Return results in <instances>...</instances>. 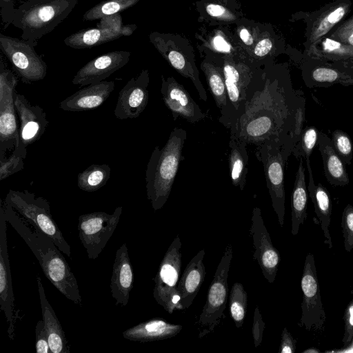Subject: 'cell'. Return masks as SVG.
<instances>
[{
  "label": "cell",
  "instance_id": "1",
  "mask_svg": "<svg viewBox=\"0 0 353 353\" xmlns=\"http://www.w3.org/2000/svg\"><path fill=\"white\" fill-rule=\"evenodd\" d=\"M261 66L254 74L230 134L256 147L277 141L288 159L296 145L297 112L305 98L301 90L293 88L286 64L268 61Z\"/></svg>",
  "mask_w": 353,
  "mask_h": 353
},
{
  "label": "cell",
  "instance_id": "2",
  "mask_svg": "<svg viewBox=\"0 0 353 353\" xmlns=\"http://www.w3.org/2000/svg\"><path fill=\"white\" fill-rule=\"evenodd\" d=\"M3 205L6 221L31 250L47 279L67 299L81 305L77 280L52 239L17 213L10 205L5 202Z\"/></svg>",
  "mask_w": 353,
  "mask_h": 353
},
{
  "label": "cell",
  "instance_id": "3",
  "mask_svg": "<svg viewBox=\"0 0 353 353\" xmlns=\"http://www.w3.org/2000/svg\"><path fill=\"white\" fill-rule=\"evenodd\" d=\"M186 138L185 130L174 128L163 148L156 146L150 157L145 171L146 194L155 211L163 207L170 194L183 159L182 150Z\"/></svg>",
  "mask_w": 353,
  "mask_h": 353
},
{
  "label": "cell",
  "instance_id": "4",
  "mask_svg": "<svg viewBox=\"0 0 353 353\" xmlns=\"http://www.w3.org/2000/svg\"><path fill=\"white\" fill-rule=\"evenodd\" d=\"M78 0H27L17 9L11 23L21 30V38L37 41L65 19Z\"/></svg>",
  "mask_w": 353,
  "mask_h": 353
},
{
  "label": "cell",
  "instance_id": "5",
  "mask_svg": "<svg viewBox=\"0 0 353 353\" xmlns=\"http://www.w3.org/2000/svg\"><path fill=\"white\" fill-rule=\"evenodd\" d=\"M221 61L227 92V105L221 112L219 121L230 130L245 103L254 74L261 65L237 54H223Z\"/></svg>",
  "mask_w": 353,
  "mask_h": 353
},
{
  "label": "cell",
  "instance_id": "6",
  "mask_svg": "<svg viewBox=\"0 0 353 353\" xmlns=\"http://www.w3.org/2000/svg\"><path fill=\"white\" fill-rule=\"evenodd\" d=\"M4 202L50 236L61 252L71 257L70 246L52 218L48 200L28 190H10Z\"/></svg>",
  "mask_w": 353,
  "mask_h": 353
},
{
  "label": "cell",
  "instance_id": "7",
  "mask_svg": "<svg viewBox=\"0 0 353 353\" xmlns=\"http://www.w3.org/2000/svg\"><path fill=\"white\" fill-rule=\"evenodd\" d=\"M232 246L228 243L210 285L205 303L196 322L199 338L212 333L223 320L228 296V273L232 259Z\"/></svg>",
  "mask_w": 353,
  "mask_h": 353
},
{
  "label": "cell",
  "instance_id": "8",
  "mask_svg": "<svg viewBox=\"0 0 353 353\" xmlns=\"http://www.w3.org/2000/svg\"><path fill=\"white\" fill-rule=\"evenodd\" d=\"M149 39L174 69L192 81L199 98L207 101V92L200 81L194 50L189 41L178 34L158 32H151Z\"/></svg>",
  "mask_w": 353,
  "mask_h": 353
},
{
  "label": "cell",
  "instance_id": "9",
  "mask_svg": "<svg viewBox=\"0 0 353 353\" xmlns=\"http://www.w3.org/2000/svg\"><path fill=\"white\" fill-rule=\"evenodd\" d=\"M181 268V241L177 234L167 250L154 277L153 296L169 314L184 310L177 289Z\"/></svg>",
  "mask_w": 353,
  "mask_h": 353
},
{
  "label": "cell",
  "instance_id": "10",
  "mask_svg": "<svg viewBox=\"0 0 353 353\" xmlns=\"http://www.w3.org/2000/svg\"><path fill=\"white\" fill-rule=\"evenodd\" d=\"M37 41L26 40L0 34V50L10 62L15 74L26 84L43 80L47 65L37 53Z\"/></svg>",
  "mask_w": 353,
  "mask_h": 353
},
{
  "label": "cell",
  "instance_id": "11",
  "mask_svg": "<svg viewBox=\"0 0 353 353\" xmlns=\"http://www.w3.org/2000/svg\"><path fill=\"white\" fill-rule=\"evenodd\" d=\"M256 156L263 167L273 210L280 226L283 227L285 210L284 170L288 159L283 145L277 141L265 142L257 147Z\"/></svg>",
  "mask_w": 353,
  "mask_h": 353
},
{
  "label": "cell",
  "instance_id": "12",
  "mask_svg": "<svg viewBox=\"0 0 353 353\" xmlns=\"http://www.w3.org/2000/svg\"><path fill=\"white\" fill-rule=\"evenodd\" d=\"M351 0H334L320 9L312 12H301L306 24L303 42V55L314 58L317 54V43L338 23L342 21L351 11Z\"/></svg>",
  "mask_w": 353,
  "mask_h": 353
},
{
  "label": "cell",
  "instance_id": "13",
  "mask_svg": "<svg viewBox=\"0 0 353 353\" xmlns=\"http://www.w3.org/2000/svg\"><path fill=\"white\" fill-rule=\"evenodd\" d=\"M18 83L15 74L0 60V159L7 157L19 144L14 93Z\"/></svg>",
  "mask_w": 353,
  "mask_h": 353
},
{
  "label": "cell",
  "instance_id": "14",
  "mask_svg": "<svg viewBox=\"0 0 353 353\" xmlns=\"http://www.w3.org/2000/svg\"><path fill=\"white\" fill-rule=\"evenodd\" d=\"M122 211L123 207L119 206L112 214L95 212L79 216V237L89 259H97L105 248L117 226Z\"/></svg>",
  "mask_w": 353,
  "mask_h": 353
},
{
  "label": "cell",
  "instance_id": "15",
  "mask_svg": "<svg viewBox=\"0 0 353 353\" xmlns=\"http://www.w3.org/2000/svg\"><path fill=\"white\" fill-rule=\"evenodd\" d=\"M299 63L303 82L309 88L353 85L352 62L330 61L303 54Z\"/></svg>",
  "mask_w": 353,
  "mask_h": 353
},
{
  "label": "cell",
  "instance_id": "16",
  "mask_svg": "<svg viewBox=\"0 0 353 353\" xmlns=\"http://www.w3.org/2000/svg\"><path fill=\"white\" fill-rule=\"evenodd\" d=\"M301 287L303 301L299 325L308 331H320L323 327L326 315L321 301L314 256L312 253H308L305 259Z\"/></svg>",
  "mask_w": 353,
  "mask_h": 353
},
{
  "label": "cell",
  "instance_id": "17",
  "mask_svg": "<svg viewBox=\"0 0 353 353\" xmlns=\"http://www.w3.org/2000/svg\"><path fill=\"white\" fill-rule=\"evenodd\" d=\"M250 234L254 248L253 259L257 261L265 279L272 283L277 274L281 256L272 243L261 209L257 207L252 210Z\"/></svg>",
  "mask_w": 353,
  "mask_h": 353
},
{
  "label": "cell",
  "instance_id": "18",
  "mask_svg": "<svg viewBox=\"0 0 353 353\" xmlns=\"http://www.w3.org/2000/svg\"><path fill=\"white\" fill-rule=\"evenodd\" d=\"M149 82V71L145 69L131 78L121 89L114 110L117 119H132L140 116L148 103Z\"/></svg>",
  "mask_w": 353,
  "mask_h": 353
},
{
  "label": "cell",
  "instance_id": "19",
  "mask_svg": "<svg viewBox=\"0 0 353 353\" xmlns=\"http://www.w3.org/2000/svg\"><path fill=\"white\" fill-rule=\"evenodd\" d=\"M161 93L174 121L179 117L196 123L206 117L188 92L174 77L161 76Z\"/></svg>",
  "mask_w": 353,
  "mask_h": 353
},
{
  "label": "cell",
  "instance_id": "20",
  "mask_svg": "<svg viewBox=\"0 0 353 353\" xmlns=\"http://www.w3.org/2000/svg\"><path fill=\"white\" fill-rule=\"evenodd\" d=\"M6 219L2 201L0 204V309L8 323V334L11 340L14 337V296L8 252Z\"/></svg>",
  "mask_w": 353,
  "mask_h": 353
},
{
  "label": "cell",
  "instance_id": "21",
  "mask_svg": "<svg viewBox=\"0 0 353 353\" xmlns=\"http://www.w3.org/2000/svg\"><path fill=\"white\" fill-rule=\"evenodd\" d=\"M131 53L126 50H114L88 61L74 76L72 83L79 86L105 81L112 74L125 65Z\"/></svg>",
  "mask_w": 353,
  "mask_h": 353
},
{
  "label": "cell",
  "instance_id": "22",
  "mask_svg": "<svg viewBox=\"0 0 353 353\" xmlns=\"http://www.w3.org/2000/svg\"><path fill=\"white\" fill-rule=\"evenodd\" d=\"M14 105L19 119V143L27 147L44 134L49 125L46 113L39 105H32L24 95L14 93Z\"/></svg>",
  "mask_w": 353,
  "mask_h": 353
},
{
  "label": "cell",
  "instance_id": "23",
  "mask_svg": "<svg viewBox=\"0 0 353 353\" xmlns=\"http://www.w3.org/2000/svg\"><path fill=\"white\" fill-rule=\"evenodd\" d=\"M133 285V269L124 243L116 252L110 279V292L116 305H127Z\"/></svg>",
  "mask_w": 353,
  "mask_h": 353
},
{
  "label": "cell",
  "instance_id": "24",
  "mask_svg": "<svg viewBox=\"0 0 353 353\" xmlns=\"http://www.w3.org/2000/svg\"><path fill=\"white\" fill-rule=\"evenodd\" d=\"M115 87L114 81H102L80 89L60 102L61 110L68 112L91 110L101 105Z\"/></svg>",
  "mask_w": 353,
  "mask_h": 353
},
{
  "label": "cell",
  "instance_id": "25",
  "mask_svg": "<svg viewBox=\"0 0 353 353\" xmlns=\"http://www.w3.org/2000/svg\"><path fill=\"white\" fill-rule=\"evenodd\" d=\"M182 329L180 324L171 323L162 318H154L125 330L122 335L127 340L146 343L172 338Z\"/></svg>",
  "mask_w": 353,
  "mask_h": 353
},
{
  "label": "cell",
  "instance_id": "26",
  "mask_svg": "<svg viewBox=\"0 0 353 353\" xmlns=\"http://www.w3.org/2000/svg\"><path fill=\"white\" fill-rule=\"evenodd\" d=\"M39 296L45 329L51 353H70L68 341L62 326L46 296L39 274L37 275Z\"/></svg>",
  "mask_w": 353,
  "mask_h": 353
},
{
  "label": "cell",
  "instance_id": "27",
  "mask_svg": "<svg viewBox=\"0 0 353 353\" xmlns=\"http://www.w3.org/2000/svg\"><path fill=\"white\" fill-rule=\"evenodd\" d=\"M205 250H200L188 263L179 279L177 289L181 294V303L184 310L188 309L196 298L205 279L203 264Z\"/></svg>",
  "mask_w": 353,
  "mask_h": 353
},
{
  "label": "cell",
  "instance_id": "28",
  "mask_svg": "<svg viewBox=\"0 0 353 353\" xmlns=\"http://www.w3.org/2000/svg\"><path fill=\"white\" fill-rule=\"evenodd\" d=\"M306 166L309 172L308 195L314 207V212L319 219V223L323 230L325 241L329 248H332V241L329 227L331 222L332 205L330 194L323 184H315L310 159H306Z\"/></svg>",
  "mask_w": 353,
  "mask_h": 353
},
{
  "label": "cell",
  "instance_id": "29",
  "mask_svg": "<svg viewBox=\"0 0 353 353\" xmlns=\"http://www.w3.org/2000/svg\"><path fill=\"white\" fill-rule=\"evenodd\" d=\"M318 145L321 152L324 174L327 181L334 186H345L349 184L350 179L345 164L335 151L331 139L320 131Z\"/></svg>",
  "mask_w": 353,
  "mask_h": 353
},
{
  "label": "cell",
  "instance_id": "30",
  "mask_svg": "<svg viewBox=\"0 0 353 353\" xmlns=\"http://www.w3.org/2000/svg\"><path fill=\"white\" fill-rule=\"evenodd\" d=\"M123 36L127 34L123 30L97 24L95 28L72 33L64 39V43L72 48L82 50L99 46Z\"/></svg>",
  "mask_w": 353,
  "mask_h": 353
},
{
  "label": "cell",
  "instance_id": "31",
  "mask_svg": "<svg viewBox=\"0 0 353 353\" xmlns=\"http://www.w3.org/2000/svg\"><path fill=\"white\" fill-rule=\"evenodd\" d=\"M303 159V157L299 159V163L291 195V232L293 235L299 233V228L303 224L307 215L308 191L305 183Z\"/></svg>",
  "mask_w": 353,
  "mask_h": 353
},
{
  "label": "cell",
  "instance_id": "32",
  "mask_svg": "<svg viewBox=\"0 0 353 353\" xmlns=\"http://www.w3.org/2000/svg\"><path fill=\"white\" fill-rule=\"evenodd\" d=\"M247 143L234 135H230L229 173L232 185L243 190L248 174V154Z\"/></svg>",
  "mask_w": 353,
  "mask_h": 353
},
{
  "label": "cell",
  "instance_id": "33",
  "mask_svg": "<svg viewBox=\"0 0 353 353\" xmlns=\"http://www.w3.org/2000/svg\"><path fill=\"white\" fill-rule=\"evenodd\" d=\"M216 105L222 112L227 105V92L221 57L208 56L201 63Z\"/></svg>",
  "mask_w": 353,
  "mask_h": 353
},
{
  "label": "cell",
  "instance_id": "34",
  "mask_svg": "<svg viewBox=\"0 0 353 353\" xmlns=\"http://www.w3.org/2000/svg\"><path fill=\"white\" fill-rule=\"evenodd\" d=\"M108 164H92L77 175V186L85 192H95L103 187L110 177Z\"/></svg>",
  "mask_w": 353,
  "mask_h": 353
},
{
  "label": "cell",
  "instance_id": "35",
  "mask_svg": "<svg viewBox=\"0 0 353 353\" xmlns=\"http://www.w3.org/2000/svg\"><path fill=\"white\" fill-rule=\"evenodd\" d=\"M316 57L330 61L353 63V46L336 41L327 37H323L317 43Z\"/></svg>",
  "mask_w": 353,
  "mask_h": 353
},
{
  "label": "cell",
  "instance_id": "36",
  "mask_svg": "<svg viewBox=\"0 0 353 353\" xmlns=\"http://www.w3.org/2000/svg\"><path fill=\"white\" fill-rule=\"evenodd\" d=\"M141 0H104L88 10L83 15L85 21L100 19L120 13L134 6Z\"/></svg>",
  "mask_w": 353,
  "mask_h": 353
},
{
  "label": "cell",
  "instance_id": "37",
  "mask_svg": "<svg viewBox=\"0 0 353 353\" xmlns=\"http://www.w3.org/2000/svg\"><path fill=\"white\" fill-rule=\"evenodd\" d=\"M230 312L236 327L243 326L247 312L248 294L243 285L236 282L230 292Z\"/></svg>",
  "mask_w": 353,
  "mask_h": 353
},
{
  "label": "cell",
  "instance_id": "38",
  "mask_svg": "<svg viewBox=\"0 0 353 353\" xmlns=\"http://www.w3.org/2000/svg\"><path fill=\"white\" fill-rule=\"evenodd\" d=\"M319 132L314 125H307L304 128L292 154L297 159L300 157H303L305 160L310 159L318 143Z\"/></svg>",
  "mask_w": 353,
  "mask_h": 353
},
{
  "label": "cell",
  "instance_id": "39",
  "mask_svg": "<svg viewBox=\"0 0 353 353\" xmlns=\"http://www.w3.org/2000/svg\"><path fill=\"white\" fill-rule=\"evenodd\" d=\"M27 153V147L19 143L10 157L0 159V181L7 179L23 169V160L26 157Z\"/></svg>",
  "mask_w": 353,
  "mask_h": 353
},
{
  "label": "cell",
  "instance_id": "40",
  "mask_svg": "<svg viewBox=\"0 0 353 353\" xmlns=\"http://www.w3.org/2000/svg\"><path fill=\"white\" fill-rule=\"evenodd\" d=\"M333 147L345 164L350 165L353 157V145L348 134L341 130L332 132Z\"/></svg>",
  "mask_w": 353,
  "mask_h": 353
},
{
  "label": "cell",
  "instance_id": "41",
  "mask_svg": "<svg viewBox=\"0 0 353 353\" xmlns=\"http://www.w3.org/2000/svg\"><path fill=\"white\" fill-rule=\"evenodd\" d=\"M325 37L353 46V14L338 23Z\"/></svg>",
  "mask_w": 353,
  "mask_h": 353
},
{
  "label": "cell",
  "instance_id": "42",
  "mask_svg": "<svg viewBox=\"0 0 353 353\" xmlns=\"http://www.w3.org/2000/svg\"><path fill=\"white\" fill-rule=\"evenodd\" d=\"M341 228L345 250L351 252L353 249V206L350 204H347L343 211Z\"/></svg>",
  "mask_w": 353,
  "mask_h": 353
},
{
  "label": "cell",
  "instance_id": "43",
  "mask_svg": "<svg viewBox=\"0 0 353 353\" xmlns=\"http://www.w3.org/2000/svg\"><path fill=\"white\" fill-rule=\"evenodd\" d=\"M204 9L209 17L218 22H234L238 17L225 6L216 2H208Z\"/></svg>",
  "mask_w": 353,
  "mask_h": 353
},
{
  "label": "cell",
  "instance_id": "44",
  "mask_svg": "<svg viewBox=\"0 0 353 353\" xmlns=\"http://www.w3.org/2000/svg\"><path fill=\"white\" fill-rule=\"evenodd\" d=\"M274 46V40L272 37H265L260 39L258 42L254 45L252 50L253 55L256 62V59H262L270 54L272 52L274 54L276 52V49Z\"/></svg>",
  "mask_w": 353,
  "mask_h": 353
},
{
  "label": "cell",
  "instance_id": "45",
  "mask_svg": "<svg viewBox=\"0 0 353 353\" xmlns=\"http://www.w3.org/2000/svg\"><path fill=\"white\" fill-rule=\"evenodd\" d=\"M343 320L345 322V332L343 343V347L346 348L353 339V298L345 308Z\"/></svg>",
  "mask_w": 353,
  "mask_h": 353
},
{
  "label": "cell",
  "instance_id": "46",
  "mask_svg": "<svg viewBox=\"0 0 353 353\" xmlns=\"http://www.w3.org/2000/svg\"><path fill=\"white\" fill-rule=\"evenodd\" d=\"M35 348L37 353H50V349L48 343L47 333L44 326L43 320L37 321L35 327Z\"/></svg>",
  "mask_w": 353,
  "mask_h": 353
},
{
  "label": "cell",
  "instance_id": "47",
  "mask_svg": "<svg viewBox=\"0 0 353 353\" xmlns=\"http://www.w3.org/2000/svg\"><path fill=\"white\" fill-rule=\"evenodd\" d=\"M264 328L265 323L263 320L262 315L259 311V307L256 306L254 309L252 328V334L253 336L255 347H257L262 342Z\"/></svg>",
  "mask_w": 353,
  "mask_h": 353
},
{
  "label": "cell",
  "instance_id": "48",
  "mask_svg": "<svg viewBox=\"0 0 353 353\" xmlns=\"http://www.w3.org/2000/svg\"><path fill=\"white\" fill-rule=\"evenodd\" d=\"M16 9L14 0H0L1 18L5 27H8L11 24L16 12Z\"/></svg>",
  "mask_w": 353,
  "mask_h": 353
},
{
  "label": "cell",
  "instance_id": "49",
  "mask_svg": "<svg viewBox=\"0 0 353 353\" xmlns=\"http://www.w3.org/2000/svg\"><path fill=\"white\" fill-rule=\"evenodd\" d=\"M296 341L293 338L287 327L283 329L279 353H294L296 350Z\"/></svg>",
  "mask_w": 353,
  "mask_h": 353
},
{
  "label": "cell",
  "instance_id": "50",
  "mask_svg": "<svg viewBox=\"0 0 353 353\" xmlns=\"http://www.w3.org/2000/svg\"><path fill=\"white\" fill-rule=\"evenodd\" d=\"M213 48L223 54L236 55L232 47L221 34L215 35L212 39Z\"/></svg>",
  "mask_w": 353,
  "mask_h": 353
},
{
  "label": "cell",
  "instance_id": "51",
  "mask_svg": "<svg viewBox=\"0 0 353 353\" xmlns=\"http://www.w3.org/2000/svg\"><path fill=\"white\" fill-rule=\"evenodd\" d=\"M239 37L244 44L248 46H254V38L250 32L245 28H242L239 32Z\"/></svg>",
  "mask_w": 353,
  "mask_h": 353
},
{
  "label": "cell",
  "instance_id": "52",
  "mask_svg": "<svg viewBox=\"0 0 353 353\" xmlns=\"http://www.w3.org/2000/svg\"><path fill=\"white\" fill-rule=\"evenodd\" d=\"M303 353H319L320 350L316 347H310L309 349H306L303 352Z\"/></svg>",
  "mask_w": 353,
  "mask_h": 353
},
{
  "label": "cell",
  "instance_id": "53",
  "mask_svg": "<svg viewBox=\"0 0 353 353\" xmlns=\"http://www.w3.org/2000/svg\"><path fill=\"white\" fill-rule=\"evenodd\" d=\"M348 347H350V348H353V339H352V343L350 344V345Z\"/></svg>",
  "mask_w": 353,
  "mask_h": 353
}]
</instances>
